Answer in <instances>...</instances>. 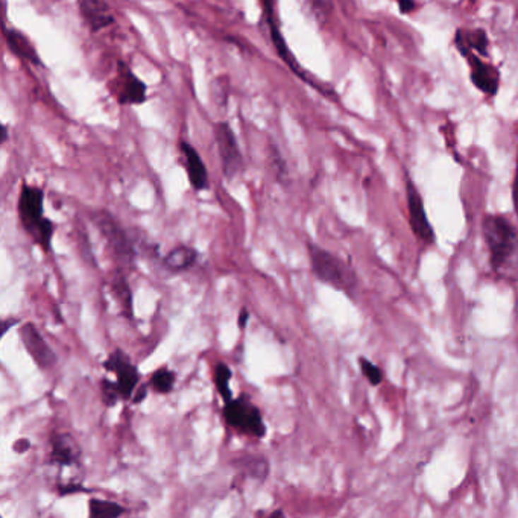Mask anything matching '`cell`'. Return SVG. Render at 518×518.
I'll return each instance as SVG.
<instances>
[{
	"label": "cell",
	"mask_w": 518,
	"mask_h": 518,
	"mask_svg": "<svg viewBox=\"0 0 518 518\" xmlns=\"http://www.w3.org/2000/svg\"><path fill=\"white\" fill-rule=\"evenodd\" d=\"M17 213L26 235L45 252L52 251L55 223L45 216V190L23 182L20 187Z\"/></svg>",
	"instance_id": "1"
},
{
	"label": "cell",
	"mask_w": 518,
	"mask_h": 518,
	"mask_svg": "<svg viewBox=\"0 0 518 518\" xmlns=\"http://www.w3.org/2000/svg\"><path fill=\"white\" fill-rule=\"evenodd\" d=\"M307 252L312 272L318 281L348 293V295L358 290V273L343 259L317 243H307Z\"/></svg>",
	"instance_id": "2"
},
{
	"label": "cell",
	"mask_w": 518,
	"mask_h": 518,
	"mask_svg": "<svg viewBox=\"0 0 518 518\" xmlns=\"http://www.w3.org/2000/svg\"><path fill=\"white\" fill-rule=\"evenodd\" d=\"M482 237L490 254V265L502 271L512 260L518 248V232L505 215H486L482 220Z\"/></svg>",
	"instance_id": "3"
},
{
	"label": "cell",
	"mask_w": 518,
	"mask_h": 518,
	"mask_svg": "<svg viewBox=\"0 0 518 518\" xmlns=\"http://www.w3.org/2000/svg\"><path fill=\"white\" fill-rule=\"evenodd\" d=\"M91 219L114 260L125 268L133 266L136 260V243L131 239L129 232L122 227V223L107 210H96Z\"/></svg>",
	"instance_id": "4"
},
{
	"label": "cell",
	"mask_w": 518,
	"mask_h": 518,
	"mask_svg": "<svg viewBox=\"0 0 518 518\" xmlns=\"http://www.w3.org/2000/svg\"><path fill=\"white\" fill-rule=\"evenodd\" d=\"M222 415L227 425L239 433L252 436V438H263L266 435V425L260 409L251 403L245 394L223 404Z\"/></svg>",
	"instance_id": "5"
},
{
	"label": "cell",
	"mask_w": 518,
	"mask_h": 518,
	"mask_svg": "<svg viewBox=\"0 0 518 518\" xmlns=\"http://www.w3.org/2000/svg\"><path fill=\"white\" fill-rule=\"evenodd\" d=\"M215 140L223 177L230 181L235 179L242 174L245 163H243L237 137L228 122H218L215 125Z\"/></svg>",
	"instance_id": "6"
},
{
	"label": "cell",
	"mask_w": 518,
	"mask_h": 518,
	"mask_svg": "<svg viewBox=\"0 0 518 518\" xmlns=\"http://www.w3.org/2000/svg\"><path fill=\"white\" fill-rule=\"evenodd\" d=\"M110 90L120 105H141L148 99V86L134 75L125 61H117L116 76L111 81Z\"/></svg>",
	"instance_id": "7"
},
{
	"label": "cell",
	"mask_w": 518,
	"mask_h": 518,
	"mask_svg": "<svg viewBox=\"0 0 518 518\" xmlns=\"http://www.w3.org/2000/svg\"><path fill=\"white\" fill-rule=\"evenodd\" d=\"M406 202H408V213H409V225L413 232V236L424 242L425 245H433L436 236L433 225L429 220L428 211H425L424 199L418 187L415 186L413 179L406 174Z\"/></svg>",
	"instance_id": "8"
},
{
	"label": "cell",
	"mask_w": 518,
	"mask_h": 518,
	"mask_svg": "<svg viewBox=\"0 0 518 518\" xmlns=\"http://www.w3.org/2000/svg\"><path fill=\"white\" fill-rule=\"evenodd\" d=\"M104 368L116 375V384L122 400H129L140 382V372L136 365L129 360L128 354L120 348L111 351L104 362Z\"/></svg>",
	"instance_id": "9"
},
{
	"label": "cell",
	"mask_w": 518,
	"mask_h": 518,
	"mask_svg": "<svg viewBox=\"0 0 518 518\" xmlns=\"http://www.w3.org/2000/svg\"><path fill=\"white\" fill-rule=\"evenodd\" d=\"M261 9H263V25H265L266 29H268L269 40H271L273 49H276L277 55L281 58L283 63L292 70V73H295L302 81H309L306 72H304L302 67L298 64L297 58L293 57V54L290 52L289 47H288L286 38H284L281 29H280V25L277 23L276 14H273V13H276V11H273V4L272 2H263ZM309 83H310V81H309Z\"/></svg>",
	"instance_id": "10"
},
{
	"label": "cell",
	"mask_w": 518,
	"mask_h": 518,
	"mask_svg": "<svg viewBox=\"0 0 518 518\" xmlns=\"http://www.w3.org/2000/svg\"><path fill=\"white\" fill-rule=\"evenodd\" d=\"M470 67V79L473 86L483 95L494 98L500 88V72L494 64L486 63L479 55L466 52L462 55Z\"/></svg>",
	"instance_id": "11"
},
{
	"label": "cell",
	"mask_w": 518,
	"mask_h": 518,
	"mask_svg": "<svg viewBox=\"0 0 518 518\" xmlns=\"http://www.w3.org/2000/svg\"><path fill=\"white\" fill-rule=\"evenodd\" d=\"M20 339H22L26 351L30 358L42 370L52 368L57 363V354L50 348V345L43 338V334L34 326L33 322H25L18 330Z\"/></svg>",
	"instance_id": "12"
},
{
	"label": "cell",
	"mask_w": 518,
	"mask_h": 518,
	"mask_svg": "<svg viewBox=\"0 0 518 518\" xmlns=\"http://www.w3.org/2000/svg\"><path fill=\"white\" fill-rule=\"evenodd\" d=\"M181 157H182V163H184V169L186 174L190 182V187L196 192H204L210 187L208 182V170L207 166L204 163V160L201 158L199 152L195 149V146H192L189 141L186 140H179L178 143Z\"/></svg>",
	"instance_id": "13"
},
{
	"label": "cell",
	"mask_w": 518,
	"mask_h": 518,
	"mask_svg": "<svg viewBox=\"0 0 518 518\" xmlns=\"http://www.w3.org/2000/svg\"><path fill=\"white\" fill-rule=\"evenodd\" d=\"M81 454H83V450H81L75 436L64 432L50 435V464L59 466H72L79 462Z\"/></svg>",
	"instance_id": "14"
},
{
	"label": "cell",
	"mask_w": 518,
	"mask_h": 518,
	"mask_svg": "<svg viewBox=\"0 0 518 518\" xmlns=\"http://www.w3.org/2000/svg\"><path fill=\"white\" fill-rule=\"evenodd\" d=\"M78 9L91 34H98L116 22L113 9L102 0H81Z\"/></svg>",
	"instance_id": "15"
},
{
	"label": "cell",
	"mask_w": 518,
	"mask_h": 518,
	"mask_svg": "<svg viewBox=\"0 0 518 518\" xmlns=\"http://www.w3.org/2000/svg\"><path fill=\"white\" fill-rule=\"evenodd\" d=\"M4 37H5V43L14 57H17L18 59L26 61V63L33 64V66H45L42 58H40L35 46L33 45V42L28 38V35H25L20 30L14 29V28H8L6 25H4Z\"/></svg>",
	"instance_id": "16"
},
{
	"label": "cell",
	"mask_w": 518,
	"mask_h": 518,
	"mask_svg": "<svg viewBox=\"0 0 518 518\" xmlns=\"http://www.w3.org/2000/svg\"><path fill=\"white\" fill-rule=\"evenodd\" d=\"M454 45L456 49L459 50V54L464 55L466 52H476L481 58H488L490 52V38L488 34L485 33L482 28H474V29H458L454 34Z\"/></svg>",
	"instance_id": "17"
},
{
	"label": "cell",
	"mask_w": 518,
	"mask_h": 518,
	"mask_svg": "<svg viewBox=\"0 0 518 518\" xmlns=\"http://www.w3.org/2000/svg\"><path fill=\"white\" fill-rule=\"evenodd\" d=\"M198 261V251L187 245H178L172 248L166 256L163 257V265L170 272H186L190 268L195 266Z\"/></svg>",
	"instance_id": "18"
},
{
	"label": "cell",
	"mask_w": 518,
	"mask_h": 518,
	"mask_svg": "<svg viewBox=\"0 0 518 518\" xmlns=\"http://www.w3.org/2000/svg\"><path fill=\"white\" fill-rule=\"evenodd\" d=\"M111 293H113L114 300L119 302L122 313L126 319L134 318V306H133V292H131L129 283L124 272H117L116 276L110 281Z\"/></svg>",
	"instance_id": "19"
},
{
	"label": "cell",
	"mask_w": 518,
	"mask_h": 518,
	"mask_svg": "<svg viewBox=\"0 0 518 518\" xmlns=\"http://www.w3.org/2000/svg\"><path fill=\"white\" fill-rule=\"evenodd\" d=\"M235 464L243 474L254 477V479L263 481L269 474V462L260 456H242Z\"/></svg>",
	"instance_id": "20"
},
{
	"label": "cell",
	"mask_w": 518,
	"mask_h": 518,
	"mask_svg": "<svg viewBox=\"0 0 518 518\" xmlns=\"http://www.w3.org/2000/svg\"><path fill=\"white\" fill-rule=\"evenodd\" d=\"M125 514V507L110 500L90 499L88 500V518H120Z\"/></svg>",
	"instance_id": "21"
},
{
	"label": "cell",
	"mask_w": 518,
	"mask_h": 518,
	"mask_svg": "<svg viewBox=\"0 0 518 518\" xmlns=\"http://www.w3.org/2000/svg\"><path fill=\"white\" fill-rule=\"evenodd\" d=\"M231 370L228 368L227 363L223 362H218L215 365V372H213V379H215V386L219 392V395L223 400V404L230 403L232 399V392L230 388V379H231Z\"/></svg>",
	"instance_id": "22"
},
{
	"label": "cell",
	"mask_w": 518,
	"mask_h": 518,
	"mask_svg": "<svg viewBox=\"0 0 518 518\" xmlns=\"http://www.w3.org/2000/svg\"><path fill=\"white\" fill-rule=\"evenodd\" d=\"M175 380H177V374L174 371L167 370V368H160L154 374H152L149 386L155 392H158L161 395H166V394L174 391Z\"/></svg>",
	"instance_id": "23"
},
{
	"label": "cell",
	"mask_w": 518,
	"mask_h": 518,
	"mask_svg": "<svg viewBox=\"0 0 518 518\" xmlns=\"http://www.w3.org/2000/svg\"><path fill=\"white\" fill-rule=\"evenodd\" d=\"M100 395H102V401L107 408H113L119 403V400H122L116 382H111L108 379L100 380Z\"/></svg>",
	"instance_id": "24"
},
{
	"label": "cell",
	"mask_w": 518,
	"mask_h": 518,
	"mask_svg": "<svg viewBox=\"0 0 518 518\" xmlns=\"http://www.w3.org/2000/svg\"><path fill=\"white\" fill-rule=\"evenodd\" d=\"M359 365H360L362 374L365 375V379H367L370 382V384L379 386L382 383V380H383V372L377 367V365H374L367 358H359Z\"/></svg>",
	"instance_id": "25"
},
{
	"label": "cell",
	"mask_w": 518,
	"mask_h": 518,
	"mask_svg": "<svg viewBox=\"0 0 518 518\" xmlns=\"http://www.w3.org/2000/svg\"><path fill=\"white\" fill-rule=\"evenodd\" d=\"M273 154H276V174H277V178L280 182H283V184H286V179L289 177L288 174V169H286V165H284V160L281 157V154H278L277 149H273Z\"/></svg>",
	"instance_id": "26"
},
{
	"label": "cell",
	"mask_w": 518,
	"mask_h": 518,
	"mask_svg": "<svg viewBox=\"0 0 518 518\" xmlns=\"http://www.w3.org/2000/svg\"><path fill=\"white\" fill-rule=\"evenodd\" d=\"M84 486H81L78 483H69V485H61L58 488L59 495H69V494H75V493H83Z\"/></svg>",
	"instance_id": "27"
},
{
	"label": "cell",
	"mask_w": 518,
	"mask_h": 518,
	"mask_svg": "<svg viewBox=\"0 0 518 518\" xmlns=\"http://www.w3.org/2000/svg\"><path fill=\"white\" fill-rule=\"evenodd\" d=\"M512 204L515 213L518 215V152H517V165H515V175L512 181Z\"/></svg>",
	"instance_id": "28"
},
{
	"label": "cell",
	"mask_w": 518,
	"mask_h": 518,
	"mask_svg": "<svg viewBox=\"0 0 518 518\" xmlns=\"http://www.w3.org/2000/svg\"><path fill=\"white\" fill-rule=\"evenodd\" d=\"M416 8H418V4L411 2V0H400V2H399V9H400L401 14H409Z\"/></svg>",
	"instance_id": "29"
},
{
	"label": "cell",
	"mask_w": 518,
	"mask_h": 518,
	"mask_svg": "<svg viewBox=\"0 0 518 518\" xmlns=\"http://www.w3.org/2000/svg\"><path fill=\"white\" fill-rule=\"evenodd\" d=\"M248 319H249V312L248 309H240V313H239V329H245L247 324H248Z\"/></svg>",
	"instance_id": "30"
},
{
	"label": "cell",
	"mask_w": 518,
	"mask_h": 518,
	"mask_svg": "<svg viewBox=\"0 0 518 518\" xmlns=\"http://www.w3.org/2000/svg\"><path fill=\"white\" fill-rule=\"evenodd\" d=\"M256 518H286V515H284V512L281 510H276L272 511L269 514H263V512H257Z\"/></svg>",
	"instance_id": "31"
},
{
	"label": "cell",
	"mask_w": 518,
	"mask_h": 518,
	"mask_svg": "<svg viewBox=\"0 0 518 518\" xmlns=\"http://www.w3.org/2000/svg\"><path fill=\"white\" fill-rule=\"evenodd\" d=\"M29 447H30V444H29L28 440H20V441H17L14 444V450L17 453H23V452H26L29 449Z\"/></svg>",
	"instance_id": "32"
},
{
	"label": "cell",
	"mask_w": 518,
	"mask_h": 518,
	"mask_svg": "<svg viewBox=\"0 0 518 518\" xmlns=\"http://www.w3.org/2000/svg\"><path fill=\"white\" fill-rule=\"evenodd\" d=\"M146 392H148V388H146V386H143V388H140V391L134 395L133 401H134L136 404H139V403L143 401V400L146 399Z\"/></svg>",
	"instance_id": "33"
},
{
	"label": "cell",
	"mask_w": 518,
	"mask_h": 518,
	"mask_svg": "<svg viewBox=\"0 0 518 518\" xmlns=\"http://www.w3.org/2000/svg\"><path fill=\"white\" fill-rule=\"evenodd\" d=\"M18 322V319H13V318H9V319H4V330H2V333L5 334L6 331H8V329L9 327H11V326H14V324H17Z\"/></svg>",
	"instance_id": "34"
},
{
	"label": "cell",
	"mask_w": 518,
	"mask_h": 518,
	"mask_svg": "<svg viewBox=\"0 0 518 518\" xmlns=\"http://www.w3.org/2000/svg\"><path fill=\"white\" fill-rule=\"evenodd\" d=\"M9 137V133H8V125H2V141L5 143V141L8 140Z\"/></svg>",
	"instance_id": "35"
}]
</instances>
